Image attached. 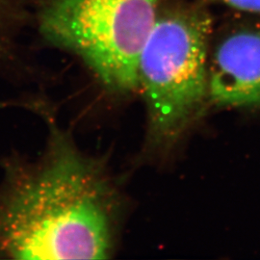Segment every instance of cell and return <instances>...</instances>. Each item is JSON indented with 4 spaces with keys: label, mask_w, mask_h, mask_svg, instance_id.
<instances>
[{
    "label": "cell",
    "mask_w": 260,
    "mask_h": 260,
    "mask_svg": "<svg viewBox=\"0 0 260 260\" xmlns=\"http://www.w3.org/2000/svg\"><path fill=\"white\" fill-rule=\"evenodd\" d=\"M43 107L44 151L33 161L13 158L4 166L0 258L106 259L114 218L107 177Z\"/></svg>",
    "instance_id": "1"
},
{
    "label": "cell",
    "mask_w": 260,
    "mask_h": 260,
    "mask_svg": "<svg viewBox=\"0 0 260 260\" xmlns=\"http://www.w3.org/2000/svg\"><path fill=\"white\" fill-rule=\"evenodd\" d=\"M211 21L198 12L158 16L140 54L137 91L148 111L153 149L176 144L208 102V40Z\"/></svg>",
    "instance_id": "2"
},
{
    "label": "cell",
    "mask_w": 260,
    "mask_h": 260,
    "mask_svg": "<svg viewBox=\"0 0 260 260\" xmlns=\"http://www.w3.org/2000/svg\"><path fill=\"white\" fill-rule=\"evenodd\" d=\"M159 0H52L42 28L78 56L115 93L137 91L140 54L158 18Z\"/></svg>",
    "instance_id": "3"
},
{
    "label": "cell",
    "mask_w": 260,
    "mask_h": 260,
    "mask_svg": "<svg viewBox=\"0 0 260 260\" xmlns=\"http://www.w3.org/2000/svg\"><path fill=\"white\" fill-rule=\"evenodd\" d=\"M208 102L260 108V30L236 31L216 47L208 65Z\"/></svg>",
    "instance_id": "4"
},
{
    "label": "cell",
    "mask_w": 260,
    "mask_h": 260,
    "mask_svg": "<svg viewBox=\"0 0 260 260\" xmlns=\"http://www.w3.org/2000/svg\"><path fill=\"white\" fill-rule=\"evenodd\" d=\"M21 0H0V55L6 47L8 29L13 19L18 16V10Z\"/></svg>",
    "instance_id": "5"
},
{
    "label": "cell",
    "mask_w": 260,
    "mask_h": 260,
    "mask_svg": "<svg viewBox=\"0 0 260 260\" xmlns=\"http://www.w3.org/2000/svg\"><path fill=\"white\" fill-rule=\"evenodd\" d=\"M225 5L252 14L260 15V0H221Z\"/></svg>",
    "instance_id": "6"
}]
</instances>
